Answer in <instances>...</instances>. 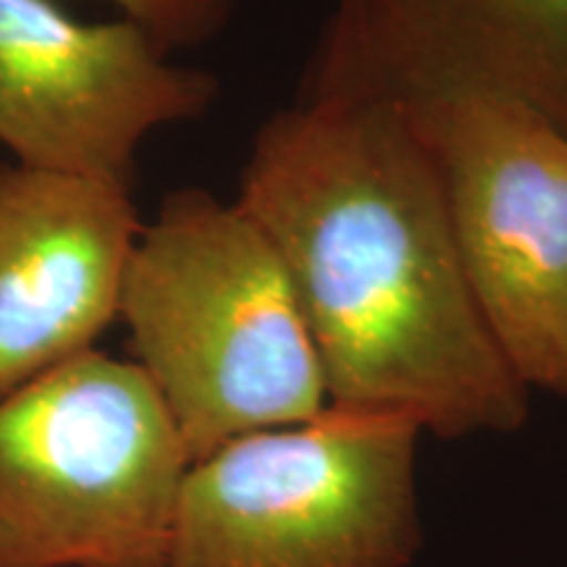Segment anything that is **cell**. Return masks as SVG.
I'll use <instances>...</instances> for the list:
<instances>
[{"label": "cell", "mask_w": 567, "mask_h": 567, "mask_svg": "<svg viewBox=\"0 0 567 567\" xmlns=\"http://www.w3.org/2000/svg\"><path fill=\"white\" fill-rule=\"evenodd\" d=\"M237 203L292 279L331 408L439 439L528 421L530 389L481 313L408 103L308 92L260 126Z\"/></svg>", "instance_id": "obj_1"}, {"label": "cell", "mask_w": 567, "mask_h": 567, "mask_svg": "<svg viewBox=\"0 0 567 567\" xmlns=\"http://www.w3.org/2000/svg\"><path fill=\"white\" fill-rule=\"evenodd\" d=\"M118 318L193 463L329 408L292 279L237 200L168 195L134 243Z\"/></svg>", "instance_id": "obj_2"}, {"label": "cell", "mask_w": 567, "mask_h": 567, "mask_svg": "<svg viewBox=\"0 0 567 567\" xmlns=\"http://www.w3.org/2000/svg\"><path fill=\"white\" fill-rule=\"evenodd\" d=\"M189 463L134 360L55 365L0 396V567H163Z\"/></svg>", "instance_id": "obj_3"}, {"label": "cell", "mask_w": 567, "mask_h": 567, "mask_svg": "<svg viewBox=\"0 0 567 567\" xmlns=\"http://www.w3.org/2000/svg\"><path fill=\"white\" fill-rule=\"evenodd\" d=\"M423 431L371 410L231 439L189 463L163 567H410Z\"/></svg>", "instance_id": "obj_4"}, {"label": "cell", "mask_w": 567, "mask_h": 567, "mask_svg": "<svg viewBox=\"0 0 567 567\" xmlns=\"http://www.w3.org/2000/svg\"><path fill=\"white\" fill-rule=\"evenodd\" d=\"M396 101L434 155L494 339L530 392L567 396V134L526 103L473 84Z\"/></svg>", "instance_id": "obj_5"}, {"label": "cell", "mask_w": 567, "mask_h": 567, "mask_svg": "<svg viewBox=\"0 0 567 567\" xmlns=\"http://www.w3.org/2000/svg\"><path fill=\"white\" fill-rule=\"evenodd\" d=\"M216 101V76L172 61L126 19L0 0V145L21 166L132 187L142 142Z\"/></svg>", "instance_id": "obj_6"}, {"label": "cell", "mask_w": 567, "mask_h": 567, "mask_svg": "<svg viewBox=\"0 0 567 567\" xmlns=\"http://www.w3.org/2000/svg\"><path fill=\"white\" fill-rule=\"evenodd\" d=\"M140 229L132 187L0 163V396L95 350Z\"/></svg>", "instance_id": "obj_7"}, {"label": "cell", "mask_w": 567, "mask_h": 567, "mask_svg": "<svg viewBox=\"0 0 567 567\" xmlns=\"http://www.w3.org/2000/svg\"><path fill=\"white\" fill-rule=\"evenodd\" d=\"M308 92L488 87L567 134V0H331Z\"/></svg>", "instance_id": "obj_8"}, {"label": "cell", "mask_w": 567, "mask_h": 567, "mask_svg": "<svg viewBox=\"0 0 567 567\" xmlns=\"http://www.w3.org/2000/svg\"><path fill=\"white\" fill-rule=\"evenodd\" d=\"M161 51H187L218 38L243 0H103Z\"/></svg>", "instance_id": "obj_9"}]
</instances>
